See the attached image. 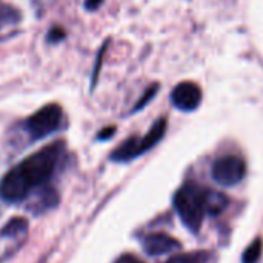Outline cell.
Listing matches in <instances>:
<instances>
[{"instance_id": "1", "label": "cell", "mask_w": 263, "mask_h": 263, "mask_svg": "<svg viewBox=\"0 0 263 263\" xmlns=\"http://www.w3.org/2000/svg\"><path fill=\"white\" fill-rule=\"evenodd\" d=\"M213 194H210L206 190L188 183L182 186L176 196H174V206L182 219V222L193 231H197L203 222V216L206 211L214 213L219 211L216 206L217 203L214 202Z\"/></svg>"}, {"instance_id": "2", "label": "cell", "mask_w": 263, "mask_h": 263, "mask_svg": "<svg viewBox=\"0 0 263 263\" xmlns=\"http://www.w3.org/2000/svg\"><path fill=\"white\" fill-rule=\"evenodd\" d=\"M62 149H63V143L60 142L51 143L42 148L40 151L31 154L18 165V168L22 170V173L25 174V177L29 180L32 186L40 185L51 177L57 165V160L62 154Z\"/></svg>"}, {"instance_id": "3", "label": "cell", "mask_w": 263, "mask_h": 263, "mask_svg": "<svg viewBox=\"0 0 263 263\" xmlns=\"http://www.w3.org/2000/svg\"><path fill=\"white\" fill-rule=\"evenodd\" d=\"M165 131H166V120L165 119H159L143 139L133 137V139H128L125 143H122L112 153V160L126 162V160H131V159L143 154L145 151L153 148L163 137Z\"/></svg>"}, {"instance_id": "4", "label": "cell", "mask_w": 263, "mask_h": 263, "mask_svg": "<svg viewBox=\"0 0 263 263\" xmlns=\"http://www.w3.org/2000/svg\"><path fill=\"white\" fill-rule=\"evenodd\" d=\"M62 117V108L55 103H49L26 120V129L32 139H43L60 128Z\"/></svg>"}, {"instance_id": "5", "label": "cell", "mask_w": 263, "mask_h": 263, "mask_svg": "<svg viewBox=\"0 0 263 263\" xmlns=\"http://www.w3.org/2000/svg\"><path fill=\"white\" fill-rule=\"evenodd\" d=\"M247 174L245 162L237 156L220 157L213 166V177L223 186H233L239 183Z\"/></svg>"}, {"instance_id": "6", "label": "cell", "mask_w": 263, "mask_h": 263, "mask_svg": "<svg viewBox=\"0 0 263 263\" xmlns=\"http://www.w3.org/2000/svg\"><path fill=\"white\" fill-rule=\"evenodd\" d=\"M32 185L25 177L22 170L18 166L12 168L9 173L5 174V177L0 182V196L8 202H20L28 194Z\"/></svg>"}, {"instance_id": "7", "label": "cell", "mask_w": 263, "mask_h": 263, "mask_svg": "<svg viewBox=\"0 0 263 263\" xmlns=\"http://www.w3.org/2000/svg\"><path fill=\"white\" fill-rule=\"evenodd\" d=\"M202 100V91L194 82H182L171 92V102L182 111H194Z\"/></svg>"}, {"instance_id": "8", "label": "cell", "mask_w": 263, "mask_h": 263, "mask_svg": "<svg viewBox=\"0 0 263 263\" xmlns=\"http://www.w3.org/2000/svg\"><path fill=\"white\" fill-rule=\"evenodd\" d=\"M145 251L151 256H160L180 248V243L168 234H151L143 242Z\"/></svg>"}, {"instance_id": "9", "label": "cell", "mask_w": 263, "mask_h": 263, "mask_svg": "<svg viewBox=\"0 0 263 263\" xmlns=\"http://www.w3.org/2000/svg\"><path fill=\"white\" fill-rule=\"evenodd\" d=\"M260 256H262V242L257 239L251 247L247 248L243 254V263H257Z\"/></svg>"}, {"instance_id": "10", "label": "cell", "mask_w": 263, "mask_h": 263, "mask_svg": "<svg viewBox=\"0 0 263 263\" xmlns=\"http://www.w3.org/2000/svg\"><path fill=\"white\" fill-rule=\"evenodd\" d=\"M156 92H157V85H153V86H151V88L143 94V96H142V99L139 100V103H137V106L134 108V111H137L139 108H143V106H145V105L153 99V97H154V94H156Z\"/></svg>"}, {"instance_id": "11", "label": "cell", "mask_w": 263, "mask_h": 263, "mask_svg": "<svg viewBox=\"0 0 263 263\" xmlns=\"http://www.w3.org/2000/svg\"><path fill=\"white\" fill-rule=\"evenodd\" d=\"M166 263H197L194 260V257L191 256H186V254H177V256H173Z\"/></svg>"}, {"instance_id": "12", "label": "cell", "mask_w": 263, "mask_h": 263, "mask_svg": "<svg viewBox=\"0 0 263 263\" xmlns=\"http://www.w3.org/2000/svg\"><path fill=\"white\" fill-rule=\"evenodd\" d=\"M63 37H65V32L60 28H52L48 34L49 42H60V40H63Z\"/></svg>"}, {"instance_id": "13", "label": "cell", "mask_w": 263, "mask_h": 263, "mask_svg": "<svg viewBox=\"0 0 263 263\" xmlns=\"http://www.w3.org/2000/svg\"><path fill=\"white\" fill-rule=\"evenodd\" d=\"M102 3H103V0H85V6H86V9H89V11L97 9Z\"/></svg>"}, {"instance_id": "14", "label": "cell", "mask_w": 263, "mask_h": 263, "mask_svg": "<svg viewBox=\"0 0 263 263\" xmlns=\"http://www.w3.org/2000/svg\"><path fill=\"white\" fill-rule=\"evenodd\" d=\"M112 133H114V128H106L105 131H102L99 134V139H108V137H111Z\"/></svg>"}, {"instance_id": "15", "label": "cell", "mask_w": 263, "mask_h": 263, "mask_svg": "<svg viewBox=\"0 0 263 263\" xmlns=\"http://www.w3.org/2000/svg\"><path fill=\"white\" fill-rule=\"evenodd\" d=\"M123 263H142V262H139V260H136V259L128 257V259H125V260H123Z\"/></svg>"}]
</instances>
